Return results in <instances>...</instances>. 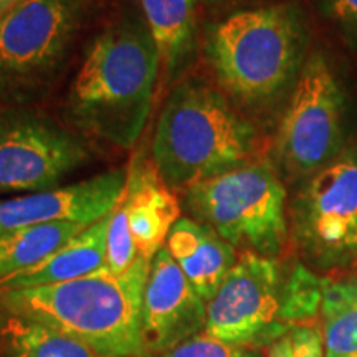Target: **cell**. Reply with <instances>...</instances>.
I'll return each mask as SVG.
<instances>
[{"instance_id": "1", "label": "cell", "mask_w": 357, "mask_h": 357, "mask_svg": "<svg viewBox=\"0 0 357 357\" xmlns=\"http://www.w3.org/2000/svg\"><path fill=\"white\" fill-rule=\"evenodd\" d=\"M153 260L124 273H95L47 287L0 291V310L77 339L101 357H146L142 300Z\"/></svg>"}, {"instance_id": "2", "label": "cell", "mask_w": 357, "mask_h": 357, "mask_svg": "<svg viewBox=\"0 0 357 357\" xmlns=\"http://www.w3.org/2000/svg\"><path fill=\"white\" fill-rule=\"evenodd\" d=\"M159 63L146 24L124 20L105 30L89 47L71 86V121L111 144L132 147L149 119Z\"/></svg>"}, {"instance_id": "3", "label": "cell", "mask_w": 357, "mask_h": 357, "mask_svg": "<svg viewBox=\"0 0 357 357\" xmlns=\"http://www.w3.org/2000/svg\"><path fill=\"white\" fill-rule=\"evenodd\" d=\"M255 139V128L220 93L187 79L174 88L159 116L154 166L169 187L189 189L247 164Z\"/></svg>"}, {"instance_id": "4", "label": "cell", "mask_w": 357, "mask_h": 357, "mask_svg": "<svg viewBox=\"0 0 357 357\" xmlns=\"http://www.w3.org/2000/svg\"><path fill=\"white\" fill-rule=\"evenodd\" d=\"M310 33L294 3L231 13L208 33L205 53L218 82L245 102L280 95L300 75Z\"/></svg>"}, {"instance_id": "5", "label": "cell", "mask_w": 357, "mask_h": 357, "mask_svg": "<svg viewBox=\"0 0 357 357\" xmlns=\"http://www.w3.org/2000/svg\"><path fill=\"white\" fill-rule=\"evenodd\" d=\"M197 222L231 247L275 258L287 242V189L268 160H255L185 189Z\"/></svg>"}, {"instance_id": "6", "label": "cell", "mask_w": 357, "mask_h": 357, "mask_svg": "<svg viewBox=\"0 0 357 357\" xmlns=\"http://www.w3.org/2000/svg\"><path fill=\"white\" fill-rule=\"evenodd\" d=\"M344 91L323 53L303 65L275 141V158L289 181L310 178L344 147Z\"/></svg>"}, {"instance_id": "7", "label": "cell", "mask_w": 357, "mask_h": 357, "mask_svg": "<svg viewBox=\"0 0 357 357\" xmlns=\"http://www.w3.org/2000/svg\"><path fill=\"white\" fill-rule=\"evenodd\" d=\"M293 236L311 265L337 270L357 261V147L339 153L298 192Z\"/></svg>"}, {"instance_id": "8", "label": "cell", "mask_w": 357, "mask_h": 357, "mask_svg": "<svg viewBox=\"0 0 357 357\" xmlns=\"http://www.w3.org/2000/svg\"><path fill=\"white\" fill-rule=\"evenodd\" d=\"M284 291L278 261L247 250L207 303L205 333L245 349L273 344L291 329Z\"/></svg>"}, {"instance_id": "9", "label": "cell", "mask_w": 357, "mask_h": 357, "mask_svg": "<svg viewBox=\"0 0 357 357\" xmlns=\"http://www.w3.org/2000/svg\"><path fill=\"white\" fill-rule=\"evenodd\" d=\"M88 0H20L0 15V84L37 89L61 65Z\"/></svg>"}, {"instance_id": "10", "label": "cell", "mask_w": 357, "mask_h": 357, "mask_svg": "<svg viewBox=\"0 0 357 357\" xmlns=\"http://www.w3.org/2000/svg\"><path fill=\"white\" fill-rule=\"evenodd\" d=\"M88 158L82 137L48 116L0 114V194L55 189Z\"/></svg>"}, {"instance_id": "11", "label": "cell", "mask_w": 357, "mask_h": 357, "mask_svg": "<svg viewBox=\"0 0 357 357\" xmlns=\"http://www.w3.org/2000/svg\"><path fill=\"white\" fill-rule=\"evenodd\" d=\"M207 303L160 248L151 263L142 300V342L146 356H160L205 329Z\"/></svg>"}, {"instance_id": "12", "label": "cell", "mask_w": 357, "mask_h": 357, "mask_svg": "<svg viewBox=\"0 0 357 357\" xmlns=\"http://www.w3.org/2000/svg\"><path fill=\"white\" fill-rule=\"evenodd\" d=\"M126 178L124 171H108L78 184L0 200V235L53 222L91 225L119 204Z\"/></svg>"}, {"instance_id": "13", "label": "cell", "mask_w": 357, "mask_h": 357, "mask_svg": "<svg viewBox=\"0 0 357 357\" xmlns=\"http://www.w3.org/2000/svg\"><path fill=\"white\" fill-rule=\"evenodd\" d=\"M123 199L137 255L153 260L181 217V205L155 166L142 158L131 164Z\"/></svg>"}, {"instance_id": "14", "label": "cell", "mask_w": 357, "mask_h": 357, "mask_svg": "<svg viewBox=\"0 0 357 357\" xmlns=\"http://www.w3.org/2000/svg\"><path fill=\"white\" fill-rule=\"evenodd\" d=\"M166 248L205 303L215 296L236 263L234 247L211 227L178 218L167 236Z\"/></svg>"}, {"instance_id": "15", "label": "cell", "mask_w": 357, "mask_h": 357, "mask_svg": "<svg viewBox=\"0 0 357 357\" xmlns=\"http://www.w3.org/2000/svg\"><path fill=\"white\" fill-rule=\"evenodd\" d=\"M109 215L86 227L38 265L0 281V291L47 287L91 275L105 266Z\"/></svg>"}, {"instance_id": "16", "label": "cell", "mask_w": 357, "mask_h": 357, "mask_svg": "<svg viewBox=\"0 0 357 357\" xmlns=\"http://www.w3.org/2000/svg\"><path fill=\"white\" fill-rule=\"evenodd\" d=\"M146 25L169 78L181 75L195 48V0H141Z\"/></svg>"}, {"instance_id": "17", "label": "cell", "mask_w": 357, "mask_h": 357, "mask_svg": "<svg viewBox=\"0 0 357 357\" xmlns=\"http://www.w3.org/2000/svg\"><path fill=\"white\" fill-rule=\"evenodd\" d=\"M86 227L78 222H53L0 235V281L38 265Z\"/></svg>"}, {"instance_id": "18", "label": "cell", "mask_w": 357, "mask_h": 357, "mask_svg": "<svg viewBox=\"0 0 357 357\" xmlns=\"http://www.w3.org/2000/svg\"><path fill=\"white\" fill-rule=\"evenodd\" d=\"M2 357H96L77 339L0 310Z\"/></svg>"}, {"instance_id": "19", "label": "cell", "mask_w": 357, "mask_h": 357, "mask_svg": "<svg viewBox=\"0 0 357 357\" xmlns=\"http://www.w3.org/2000/svg\"><path fill=\"white\" fill-rule=\"evenodd\" d=\"M321 319L324 357H357V278L324 280Z\"/></svg>"}, {"instance_id": "20", "label": "cell", "mask_w": 357, "mask_h": 357, "mask_svg": "<svg viewBox=\"0 0 357 357\" xmlns=\"http://www.w3.org/2000/svg\"><path fill=\"white\" fill-rule=\"evenodd\" d=\"M323 288L324 280L311 273L306 266L298 265L294 268L287 280V291H284L287 319L293 329L314 318L318 307H321Z\"/></svg>"}, {"instance_id": "21", "label": "cell", "mask_w": 357, "mask_h": 357, "mask_svg": "<svg viewBox=\"0 0 357 357\" xmlns=\"http://www.w3.org/2000/svg\"><path fill=\"white\" fill-rule=\"evenodd\" d=\"M131 230L128 222V207L124 199L109 213L108 242H106L105 266L113 273H124L137 260Z\"/></svg>"}, {"instance_id": "22", "label": "cell", "mask_w": 357, "mask_h": 357, "mask_svg": "<svg viewBox=\"0 0 357 357\" xmlns=\"http://www.w3.org/2000/svg\"><path fill=\"white\" fill-rule=\"evenodd\" d=\"M242 349L245 347L223 342L204 331L155 357H238Z\"/></svg>"}, {"instance_id": "23", "label": "cell", "mask_w": 357, "mask_h": 357, "mask_svg": "<svg viewBox=\"0 0 357 357\" xmlns=\"http://www.w3.org/2000/svg\"><path fill=\"white\" fill-rule=\"evenodd\" d=\"M319 6L346 37L357 42V0H319Z\"/></svg>"}, {"instance_id": "24", "label": "cell", "mask_w": 357, "mask_h": 357, "mask_svg": "<svg viewBox=\"0 0 357 357\" xmlns=\"http://www.w3.org/2000/svg\"><path fill=\"white\" fill-rule=\"evenodd\" d=\"M293 357H324L323 334L314 326H298L289 334Z\"/></svg>"}, {"instance_id": "25", "label": "cell", "mask_w": 357, "mask_h": 357, "mask_svg": "<svg viewBox=\"0 0 357 357\" xmlns=\"http://www.w3.org/2000/svg\"><path fill=\"white\" fill-rule=\"evenodd\" d=\"M266 357H293L291 356V341H289L288 336L278 339V341L273 342L270 346V351H268Z\"/></svg>"}, {"instance_id": "26", "label": "cell", "mask_w": 357, "mask_h": 357, "mask_svg": "<svg viewBox=\"0 0 357 357\" xmlns=\"http://www.w3.org/2000/svg\"><path fill=\"white\" fill-rule=\"evenodd\" d=\"M17 2H20V0H0V15H3L8 8H12L15 6Z\"/></svg>"}, {"instance_id": "27", "label": "cell", "mask_w": 357, "mask_h": 357, "mask_svg": "<svg viewBox=\"0 0 357 357\" xmlns=\"http://www.w3.org/2000/svg\"><path fill=\"white\" fill-rule=\"evenodd\" d=\"M238 357H263L261 352L258 349H242Z\"/></svg>"}, {"instance_id": "28", "label": "cell", "mask_w": 357, "mask_h": 357, "mask_svg": "<svg viewBox=\"0 0 357 357\" xmlns=\"http://www.w3.org/2000/svg\"><path fill=\"white\" fill-rule=\"evenodd\" d=\"M204 2H222V0H204Z\"/></svg>"}]
</instances>
